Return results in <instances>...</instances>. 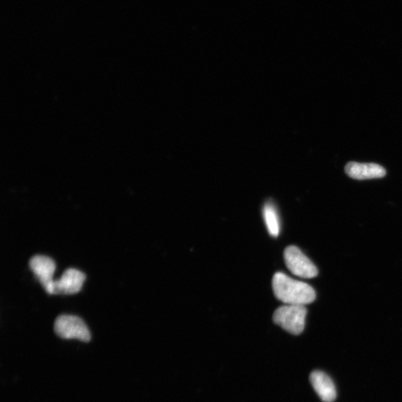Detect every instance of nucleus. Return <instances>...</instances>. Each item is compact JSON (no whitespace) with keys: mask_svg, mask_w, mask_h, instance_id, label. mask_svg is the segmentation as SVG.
<instances>
[{"mask_svg":"<svg viewBox=\"0 0 402 402\" xmlns=\"http://www.w3.org/2000/svg\"><path fill=\"white\" fill-rule=\"evenodd\" d=\"M284 259L288 270L296 276L311 278L318 274L316 265L297 247H288L284 252Z\"/></svg>","mask_w":402,"mask_h":402,"instance_id":"nucleus-4","label":"nucleus"},{"mask_svg":"<svg viewBox=\"0 0 402 402\" xmlns=\"http://www.w3.org/2000/svg\"><path fill=\"white\" fill-rule=\"evenodd\" d=\"M263 216L270 235L273 237H277L281 231L279 226V219L276 211V208L271 203H268L264 206Z\"/></svg>","mask_w":402,"mask_h":402,"instance_id":"nucleus-9","label":"nucleus"},{"mask_svg":"<svg viewBox=\"0 0 402 402\" xmlns=\"http://www.w3.org/2000/svg\"><path fill=\"white\" fill-rule=\"evenodd\" d=\"M56 335L63 339H77L89 342L91 335L89 327L81 318L69 314H61L54 324Z\"/></svg>","mask_w":402,"mask_h":402,"instance_id":"nucleus-3","label":"nucleus"},{"mask_svg":"<svg viewBox=\"0 0 402 402\" xmlns=\"http://www.w3.org/2000/svg\"><path fill=\"white\" fill-rule=\"evenodd\" d=\"M310 381L314 391L324 402H333L337 397L335 383L324 372L313 371Z\"/></svg>","mask_w":402,"mask_h":402,"instance_id":"nucleus-8","label":"nucleus"},{"mask_svg":"<svg viewBox=\"0 0 402 402\" xmlns=\"http://www.w3.org/2000/svg\"><path fill=\"white\" fill-rule=\"evenodd\" d=\"M345 172L349 178L358 181L382 179L387 174L386 169L378 164L357 162L348 163Z\"/></svg>","mask_w":402,"mask_h":402,"instance_id":"nucleus-7","label":"nucleus"},{"mask_svg":"<svg viewBox=\"0 0 402 402\" xmlns=\"http://www.w3.org/2000/svg\"><path fill=\"white\" fill-rule=\"evenodd\" d=\"M272 286L276 298L286 305L305 306L316 299V293L311 286L281 272L273 276Z\"/></svg>","mask_w":402,"mask_h":402,"instance_id":"nucleus-1","label":"nucleus"},{"mask_svg":"<svg viewBox=\"0 0 402 402\" xmlns=\"http://www.w3.org/2000/svg\"><path fill=\"white\" fill-rule=\"evenodd\" d=\"M86 276L81 271L66 269L59 281H54V294H74L79 292L85 281Z\"/></svg>","mask_w":402,"mask_h":402,"instance_id":"nucleus-6","label":"nucleus"},{"mask_svg":"<svg viewBox=\"0 0 402 402\" xmlns=\"http://www.w3.org/2000/svg\"><path fill=\"white\" fill-rule=\"evenodd\" d=\"M306 314L305 306L286 305L275 311L273 321L289 333L299 336L305 328Z\"/></svg>","mask_w":402,"mask_h":402,"instance_id":"nucleus-2","label":"nucleus"},{"mask_svg":"<svg viewBox=\"0 0 402 402\" xmlns=\"http://www.w3.org/2000/svg\"><path fill=\"white\" fill-rule=\"evenodd\" d=\"M29 268L39 279L45 291L49 294H54V274L56 271V263L51 258L36 255L29 260Z\"/></svg>","mask_w":402,"mask_h":402,"instance_id":"nucleus-5","label":"nucleus"}]
</instances>
